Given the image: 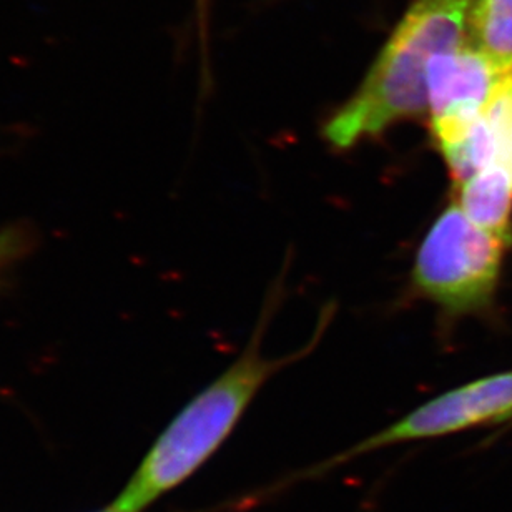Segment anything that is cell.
Listing matches in <instances>:
<instances>
[{
	"label": "cell",
	"mask_w": 512,
	"mask_h": 512,
	"mask_svg": "<svg viewBox=\"0 0 512 512\" xmlns=\"http://www.w3.org/2000/svg\"><path fill=\"white\" fill-rule=\"evenodd\" d=\"M99 512H125V511H120V509L115 508V506H110V508L104 509V511H99Z\"/></svg>",
	"instance_id": "8fae6325"
},
{
	"label": "cell",
	"mask_w": 512,
	"mask_h": 512,
	"mask_svg": "<svg viewBox=\"0 0 512 512\" xmlns=\"http://www.w3.org/2000/svg\"><path fill=\"white\" fill-rule=\"evenodd\" d=\"M261 331L263 325L247 351L173 418L112 506L125 512L145 511L217 453L263 384L288 361L261 355Z\"/></svg>",
	"instance_id": "7a4b0ae2"
},
{
	"label": "cell",
	"mask_w": 512,
	"mask_h": 512,
	"mask_svg": "<svg viewBox=\"0 0 512 512\" xmlns=\"http://www.w3.org/2000/svg\"><path fill=\"white\" fill-rule=\"evenodd\" d=\"M506 248L454 203L439 215L419 247L414 286L451 315L486 310L498 290Z\"/></svg>",
	"instance_id": "3957f363"
},
{
	"label": "cell",
	"mask_w": 512,
	"mask_h": 512,
	"mask_svg": "<svg viewBox=\"0 0 512 512\" xmlns=\"http://www.w3.org/2000/svg\"><path fill=\"white\" fill-rule=\"evenodd\" d=\"M484 115L498 133L501 162L512 175V75L499 84L493 99L484 109Z\"/></svg>",
	"instance_id": "9c48e42d"
},
{
	"label": "cell",
	"mask_w": 512,
	"mask_h": 512,
	"mask_svg": "<svg viewBox=\"0 0 512 512\" xmlns=\"http://www.w3.org/2000/svg\"><path fill=\"white\" fill-rule=\"evenodd\" d=\"M458 205L484 232L511 247L512 175L501 160L456 185Z\"/></svg>",
	"instance_id": "8992f818"
},
{
	"label": "cell",
	"mask_w": 512,
	"mask_h": 512,
	"mask_svg": "<svg viewBox=\"0 0 512 512\" xmlns=\"http://www.w3.org/2000/svg\"><path fill=\"white\" fill-rule=\"evenodd\" d=\"M433 138L443 153L454 185L501 160L498 133L484 114L469 124L434 132Z\"/></svg>",
	"instance_id": "52a82bcc"
},
{
	"label": "cell",
	"mask_w": 512,
	"mask_h": 512,
	"mask_svg": "<svg viewBox=\"0 0 512 512\" xmlns=\"http://www.w3.org/2000/svg\"><path fill=\"white\" fill-rule=\"evenodd\" d=\"M512 419V370L451 389L398 419L380 433L371 434L340 456L321 464L328 471L365 454L396 444L441 438L466 429L506 423Z\"/></svg>",
	"instance_id": "277c9868"
},
{
	"label": "cell",
	"mask_w": 512,
	"mask_h": 512,
	"mask_svg": "<svg viewBox=\"0 0 512 512\" xmlns=\"http://www.w3.org/2000/svg\"><path fill=\"white\" fill-rule=\"evenodd\" d=\"M468 39L499 70L512 74V0H471Z\"/></svg>",
	"instance_id": "ba28073f"
},
{
	"label": "cell",
	"mask_w": 512,
	"mask_h": 512,
	"mask_svg": "<svg viewBox=\"0 0 512 512\" xmlns=\"http://www.w3.org/2000/svg\"><path fill=\"white\" fill-rule=\"evenodd\" d=\"M32 230L22 225L0 230V276L32 250Z\"/></svg>",
	"instance_id": "30bf717a"
},
{
	"label": "cell",
	"mask_w": 512,
	"mask_h": 512,
	"mask_svg": "<svg viewBox=\"0 0 512 512\" xmlns=\"http://www.w3.org/2000/svg\"><path fill=\"white\" fill-rule=\"evenodd\" d=\"M509 75L469 40L438 52L428 65L431 132L481 117L499 84Z\"/></svg>",
	"instance_id": "5b68a950"
},
{
	"label": "cell",
	"mask_w": 512,
	"mask_h": 512,
	"mask_svg": "<svg viewBox=\"0 0 512 512\" xmlns=\"http://www.w3.org/2000/svg\"><path fill=\"white\" fill-rule=\"evenodd\" d=\"M471 0H418L394 30L360 90L325 127L333 147H353L429 112L428 65L468 39Z\"/></svg>",
	"instance_id": "6da1fadb"
}]
</instances>
